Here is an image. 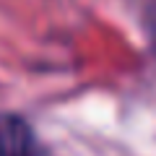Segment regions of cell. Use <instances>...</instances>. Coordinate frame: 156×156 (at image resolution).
I'll use <instances>...</instances> for the list:
<instances>
[{
	"label": "cell",
	"mask_w": 156,
	"mask_h": 156,
	"mask_svg": "<svg viewBox=\"0 0 156 156\" xmlns=\"http://www.w3.org/2000/svg\"><path fill=\"white\" fill-rule=\"evenodd\" d=\"M0 156H44L37 130L23 115L0 112Z\"/></svg>",
	"instance_id": "obj_1"
}]
</instances>
